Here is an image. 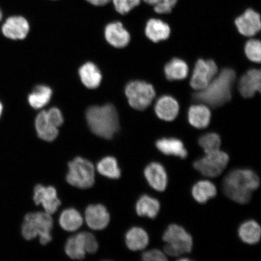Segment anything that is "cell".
I'll return each mask as SVG.
<instances>
[{
	"mask_svg": "<svg viewBox=\"0 0 261 261\" xmlns=\"http://www.w3.org/2000/svg\"><path fill=\"white\" fill-rule=\"evenodd\" d=\"M29 31L30 23L27 18L21 15L9 16L2 26L3 35L12 40H23Z\"/></svg>",
	"mask_w": 261,
	"mask_h": 261,
	"instance_id": "obj_10",
	"label": "cell"
},
{
	"mask_svg": "<svg viewBox=\"0 0 261 261\" xmlns=\"http://www.w3.org/2000/svg\"><path fill=\"white\" fill-rule=\"evenodd\" d=\"M146 180L155 191H164L168 185L167 174L161 163L153 162L146 166L144 171Z\"/></svg>",
	"mask_w": 261,
	"mask_h": 261,
	"instance_id": "obj_15",
	"label": "cell"
},
{
	"mask_svg": "<svg viewBox=\"0 0 261 261\" xmlns=\"http://www.w3.org/2000/svg\"><path fill=\"white\" fill-rule=\"evenodd\" d=\"M136 208L137 214L139 216L154 219L161 210V204L156 199L144 195L139 198Z\"/></svg>",
	"mask_w": 261,
	"mask_h": 261,
	"instance_id": "obj_24",
	"label": "cell"
},
{
	"mask_svg": "<svg viewBox=\"0 0 261 261\" xmlns=\"http://www.w3.org/2000/svg\"><path fill=\"white\" fill-rule=\"evenodd\" d=\"M141 0H112L115 11L120 15H125L138 7Z\"/></svg>",
	"mask_w": 261,
	"mask_h": 261,
	"instance_id": "obj_33",
	"label": "cell"
},
{
	"mask_svg": "<svg viewBox=\"0 0 261 261\" xmlns=\"http://www.w3.org/2000/svg\"><path fill=\"white\" fill-rule=\"evenodd\" d=\"M143 2L154 7L158 14H169L177 3L178 0H143Z\"/></svg>",
	"mask_w": 261,
	"mask_h": 261,
	"instance_id": "obj_35",
	"label": "cell"
},
{
	"mask_svg": "<svg viewBox=\"0 0 261 261\" xmlns=\"http://www.w3.org/2000/svg\"><path fill=\"white\" fill-rule=\"evenodd\" d=\"M52 1H57V0H52Z\"/></svg>",
	"mask_w": 261,
	"mask_h": 261,
	"instance_id": "obj_42",
	"label": "cell"
},
{
	"mask_svg": "<svg viewBox=\"0 0 261 261\" xmlns=\"http://www.w3.org/2000/svg\"><path fill=\"white\" fill-rule=\"evenodd\" d=\"M86 223L91 229L102 230L110 223V217L106 207L103 205H90L85 212Z\"/></svg>",
	"mask_w": 261,
	"mask_h": 261,
	"instance_id": "obj_14",
	"label": "cell"
},
{
	"mask_svg": "<svg viewBox=\"0 0 261 261\" xmlns=\"http://www.w3.org/2000/svg\"><path fill=\"white\" fill-rule=\"evenodd\" d=\"M155 111L160 119L165 121H172L178 116V103L171 96H163L156 101Z\"/></svg>",
	"mask_w": 261,
	"mask_h": 261,
	"instance_id": "obj_17",
	"label": "cell"
},
{
	"mask_svg": "<svg viewBox=\"0 0 261 261\" xmlns=\"http://www.w3.org/2000/svg\"><path fill=\"white\" fill-rule=\"evenodd\" d=\"M163 240L166 243L165 252L170 256H179L190 253L193 247L192 238L184 227L171 224L163 234Z\"/></svg>",
	"mask_w": 261,
	"mask_h": 261,
	"instance_id": "obj_5",
	"label": "cell"
},
{
	"mask_svg": "<svg viewBox=\"0 0 261 261\" xmlns=\"http://www.w3.org/2000/svg\"><path fill=\"white\" fill-rule=\"evenodd\" d=\"M198 143L205 154L220 149L221 140L220 136L217 134L211 133L202 136L199 139Z\"/></svg>",
	"mask_w": 261,
	"mask_h": 261,
	"instance_id": "obj_32",
	"label": "cell"
},
{
	"mask_svg": "<svg viewBox=\"0 0 261 261\" xmlns=\"http://www.w3.org/2000/svg\"><path fill=\"white\" fill-rule=\"evenodd\" d=\"M45 112H46L47 119L51 125L57 128L63 125L64 122L63 114L57 108H51L50 110L45 111Z\"/></svg>",
	"mask_w": 261,
	"mask_h": 261,
	"instance_id": "obj_36",
	"label": "cell"
},
{
	"mask_svg": "<svg viewBox=\"0 0 261 261\" xmlns=\"http://www.w3.org/2000/svg\"><path fill=\"white\" fill-rule=\"evenodd\" d=\"M217 73V65L214 61L200 59L195 64L191 80V87L198 91L205 89Z\"/></svg>",
	"mask_w": 261,
	"mask_h": 261,
	"instance_id": "obj_9",
	"label": "cell"
},
{
	"mask_svg": "<svg viewBox=\"0 0 261 261\" xmlns=\"http://www.w3.org/2000/svg\"><path fill=\"white\" fill-rule=\"evenodd\" d=\"M145 33L149 40L158 42L168 39L171 29L168 24L158 19H151L147 22Z\"/></svg>",
	"mask_w": 261,
	"mask_h": 261,
	"instance_id": "obj_20",
	"label": "cell"
},
{
	"mask_svg": "<svg viewBox=\"0 0 261 261\" xmlns=\"http://www.w3.org/2000/svg\"><path fill=\"white\" fill-rule=\"evenodd\" d=\"M188 71L187 64L178 58L172 59L165 67V76L169 81L185 79L188 76Z\"/></svg>",
	"mask_w": 261,
	"mask_h": 261,
	"instance_id": "obj_27",
	"label": "cell"
},
{
	"mask_svg": "<svg viewBox=\"0 0 261 261\" xmlns=\"http://www.w3.org/2000/svg\"><path fill=\"white\" fill-rule=\"evenodd\" d=\"M260 71L251 69L241 77L238 89L244 97H252L257 92L260 91Z\"/></svg>",
	"mask_w": 261,
	"mask_h": 261,
	"instance_id": "obj_16",
	"label": "cell"
},
{
	"mask_svg": "<svg viewBox=\"0 0 261 261\" xmlns=\"http://www.w3.org/2000/svg\"><path fill=\"white\" fill-rule=\"evenodd\" d=\"M211 117L210 110L203 104L192 106L189 110V122L195 128L202 129L207 127L210 123Z\"/></svg>",
	"mask_w": 261,
	"mask_h": 261,
	"instance_id": "obj_22",
	"label": "cell"
},
{
	"mask_svg": "<svg viewBox=\"0 0 261 261\" xmlns=\"http://www.w3.org/2000/svg\"><path fill=\"white\" fill-rule=\"evenodd\" d=\"M236 79V71L231 68H224L205 89L194 94V99L212 107L223 106L231 99Z\"/></svg>",
	"mask_w": 261,
	"mask_h": 261,
	"instance_id": "obj_2",
	"label": "cell"
},
{
	"mask_svg": "<svg viewBox=\"0 0 261 261\" xmlns=\"http://www.w3.org/2000/svg\"><path fill=\"white\" fill-rule=\"evenodd\" d=\"M156 147L165 155H174L181 159L188 156V151L184 143L175 138H163L156 142Z\"/></svg>",
	"mask_w": 261,
	"mask_h": 261,
	"instance_id": "obj_19",
	"label": "cell"
},
{
	"mask_svg": "<svg viewBox=\"0 0 261 261\" xmlns=\"http://www.w3.org/2000/svg\"><path fill=\"white\" fill-rule=\"evenodd\" d=\"M34 200L36 204H41L45 212L50 215L55 214L61 204L55 188L41 185L36 186L34 189Z\"/></svg>",
	"mask_w": 261,
	"mask_h": 261,
	"instance_id": "obj_11",
	"label": "cell"
},
{
	"mask_svg": "<svg viewBox=\"0 0 261 261\" xmlns=\"http://www.w3.org/2000/svg\"><path fill=\"white\" fill-rule=\"evenodd\" d=\"M79 74L82 83L88 89H96L100 86L102 76L100 71L93 63H87L79 70Z\"/></svg>",
	"mask_w": 261,
	"mask_h": 261,
	"instance_id": "obj_18",
	"label": "cell"
},
{
	"mask_svg": "<svg viewBox=\"0 0 261 261\" xmlns=\"http://www.w3.org/2000/svg\"><path fill=\"white\" fill-rule=\"evenodd\" d=\"M86 118L91 132L100 138L112 139L119 129L118 113L112 104L90 107Z\"/></svg>",
	"mask_w": 261,
	"mask_h": 261,
	"instance_id": "obj_3",
	"label": "cell"
},
{
	"mask_svg": "<svg viewBox=\"0 0 261 261\" xmlns=\"http://www.w3.org/2000/svg\"><path fill=\"white\" fill-rule=\"evenodd\" d=\"M238 31L246 37H252L260 31V17L258 13L253 9H247L234 22Z\"/></svg>",
	"mask_w": 261,
	"mask_h": 261,
	"instance_id": "obj_13",
	"label": "cell"
},
{
	"mask_svg": "<svg viewBox=\"0 0 261 261\" xmlns=\"http://www.w3.org/2000/svg\"><path fill=\"white\" fill-rule=\"evenodd\" d=\"M3 17H4V15H3L2 10L0 8V21L2 20Z\"/></svg>",
	"mask_w": 261,
	"mask_h": 261,
	"instance_id": "obj_41",
	"label": "cell"
},
{
	"mask_svg": "<svg viewBox=\"0 0 261 261\" xmlns=\"http://www.w3.org/2000/svg\"><path fill=\"white\" fill-rule=\"evenodd\" d=\"M53 227L54 221L51 215L46 212L30 213L26 215L24 218L22 234L27 240L40 236L41 244L46 245L52 240L51 231Z\"/></svg>",
	"mask_w": 261,
	"mask_h": 261,
	"instance_id": "obj_4",
	"label": "cell"
},
{
	"mask_svg": "<svg viewBox=\"0 0 261 261\" xmlns=\"http://www.w3.org/2000/svg\"><path fill=\"white\" fill-rule=\"evenodd\" d=\"M104 34L107 42L114 47H125L130 41L129 32L119 21H113L108 23Z\"/></svg>",
	"mask_w": 261,
	"mask_h": 261,
	"instance_id": "obj_12",
	"label": "cell"
},
{
	"mask_svg": "<svg viewBox=\"0 0 261 261\" xmlns=\"http://www.w3.org/2000/svg\"><path fill=\"white\" fill-rule=\"evenodd\" d=\"M149 243L146 231L140 227H133L126 234V244L130 250L138 251L145 249Z\"/></svg>",
	"mask_w": 261,
	"mask_h": 261,
	"instance_id": "obj_23",
	"label": "cell"
},
{
	"mask_svg": "<svg viewBox=\"0 0 261 261\" xmlns=\"http://www.w3.org/2000/svg\"><path fill=\"white\" fill-rule=\"evenodd\" d=\"M65 253L73 259H83L86 256L83 234L81 233L68 238L65 246Z\"/></svg>",
	"mask_w": 261,
	"mask_h": 261,
	"instance_id": "obj_30",
	"label": "cell"
},
{
	"mask_svg": "<svg viewBox=\"0 0 261 261\" xmlns=\"http://www.w3.org/2000/svg\"><path fill=\"white\" fill-rule=\"evenodd\" d=\"M125 94L130 107L138 110L147 109L154 100L155 91L152 85L142 81H134L127 84Z\"/></svg>",
	"mask_w": 261,
	"mask_h": 261,
	"instance_id": "obj_7",
	"label": "cell"
},
{
	"mask_svg": "<svg viewBox=\"0 0 261 261\" xmlns=\"http://www.w3.org/2000/svg\"><path fill=\"white\" fill-rule=\"evenodd\" d=\"M229 156L227 153L217 151L205 153L203 158L194 163V167L201 174L207 177H217L221 174L227 166Z\"/></svg>",
	"mask_w": 261,
	"mask_h": 261,
	"instance_id": "obj_8",
	"label": "cell"
},
{
	"mask_svg": "<svg viewBox=\"0 0 261 261\" xmlns=\"http://www.w3.org/2000/svg\"><path fill=\"white\" fill-rule=\"evenodd\" d=\"M245 53L250 61L259 63L261 59L260 42L257 40H250L245 45Z\"/></svg>",
	"mask_w": 261,
	"mask_h": 261,
	"instance_id": "obj_34",
	"label": "cell"
},
{
	"mask_svg": "<svg viewBox=\"0 0 261 261\" xmlns=\"http://www.w3.org/2000/svg\"><path fill=\"white\" fill-rule=\"evenodd\" d=\"M260 180L255 172L247 169H234L224 178L223 189L230 200L240 204L247 203L253 192L259 187Z\"/></svg>",
	"mask_w": 261,
	"mask_h": 261,
	"instance_id": "obj_1",
	"label": "cell"
},
{
	"mask_svg": "<svg viewBox=\"0 0 261 261\" xmlns=\"http://www.w3.org/2000/svg\"><path fill=\"white\" fill-rule=\"evenodd\" d=\"M3 112V104L1 102H0V117H1V116L2 115Z\"/></svg>",
	"mask_w": 261,
	"mask_h": 261,
	"instance_id": "obj_40",
	"label": "cell"
},
{
	"mask_svg": "<svg viewBox=\"0 0 261 261\" xmlns=\"http://www.w3.org/2000/svg\"><path fill=\"white\" fill-rule=\"evenodd\" d=\"M52 90L46 86H38L29 94L28 101L30 106L35 109H40L48 104L52 96Z\"/></svg>",
	"mask_w": 261,
	"mask_h": 261,
	"instance_id": "obj_29",
	"label": "cell"
},
{
	"mask_svg": "<svg viewBox=\"0 0 261 261\" xmlns=\"http://www.w3.org/2000/svg\"><path fill=\"white\" fill-rule=\"evenodd\" d=\"M97 169L101 175L109 178L118 179L121 175L116 159L112 156H107L101 160L98 163Z\"/></svg>",
	"mask_w": 261,
	"mask_h": 261,
	"instance_id": "obj_31",
	"label": "cell"
},
{
	"mask_svg": "<svg viewBox=\"0 0 261 261\" xmlns=\"http://www.w3.org/2000/svg\"><path fill=\"white\" fill-rule=\"evenodd\" d=\"M217 193L215 186L210 181L203 180L197 182L192 189V194L198 203H205Z\"/></svg>",
	"mask_w": 261,
	"mask_h": 261,
	"instance_id": "obj_25",
	"label": "cell"
},
{
	"mask_svg": "<svg viewBox=\"0 0 261 261\" xmlns=\"http://www.w3.org/2000/svg\"><path fill=\"white\" fill-rule=\"evenodd\" d=\"M86 1L95 7H102L112 3V0H86Z\"/></svg>",
	"mask_w": 261,
	"mask_h": 261,
	"instance_id": "obj_39",
	"label": "cell"
},
{
	"mask_svg": "<svg viewBox=\"0 0 261 261\" xmlns=\"http://www.w3.org/2000/svg\"><path fill=\"white\" fill-rule=\"evenodd\" d=\"M82 234H83L86 253L90 254L96 253L99 246L95 237L92 233L87 232V231H84Z\"/></svg>",
	"mask_w": 261,
	"mask_h": 261,
	"instance_id": "obj_37",
	"label": "cell"
},
{
	"mask_svg": "<svg viewBox=\"0 0 261 261\" xmlns=\"http://www.w3.org/2000/svg\"><path fill=\"white\" fill-rule=\"evenodd\" d=\"M60 224L64 230L74 231L81 227L83 224V219L80 212L75 208H67L62 212L60 217Z\"/></svg>",
	"mask_w": 261,
	"mask_h": 261,
	"instance_id": "obj_28",
	"label": "cell"
},
{
	"mask_svg": "<svg viewBox=\"0 0 261 261\" xmlns=\"http://www.w3.org/2000/svg\"><path fill=\"white\" fill-rule=\"evenodd\" d=\"M142 259L145 261H165L167 260L165 253L161 250L153 249L147 251L142 254Z\"/></svg>",
	"mask_w": 261,
	"mask_h": 261,
	"instance_id": "obj_38",
	"label": "cell"
},
{
	"mask_svg": "<svg viewBox=\"0 0 261 261\" xmlns=\"http://www.w3.org/2000/svg\"><path fill=\"white\" fill-rule=\"evenodd\" d=\"M238 234L244 243L249 244H256L260 239V227L256 221H247L241 225Z\"/></svg>",
	"mask_w": 261,
	"mask_h": 261,
	"instance_id": "obj_26",
	"label": "cell"
},
{
	"mask_svg": "<svg viewBox=\"0 0 261 261\" xmlns=\"http://www.w3.org/2000/svg\"><path fill=\"white\" fill-rule=\"evenodd\" d=\"M35 128L39 138L45 141H54L58 136V128L49 122L45 111L38 114L35 119Z\"/></svg>",
	"mask_w": 261,
	"mask_h": 261,
	"instance_id": "obj_21",
	"label": "cell"
},
{
	"mask_svg": "<svg viewBox=\"0 0 261 261\" xmlns=\"http://www.w3.org/2000/svg\"><path fill=\"white\" fill-rule=\"evenodd\" d=\"M66 179L68 184L80 189L93 187L95 180V172L92 163L82 158H76L68 163Z\"/></svg>",
	"mask_w": 261,
	"mask_h": 261,
	"instance_id": "obj_6",
	"label": "cell"
}]
</instances>
